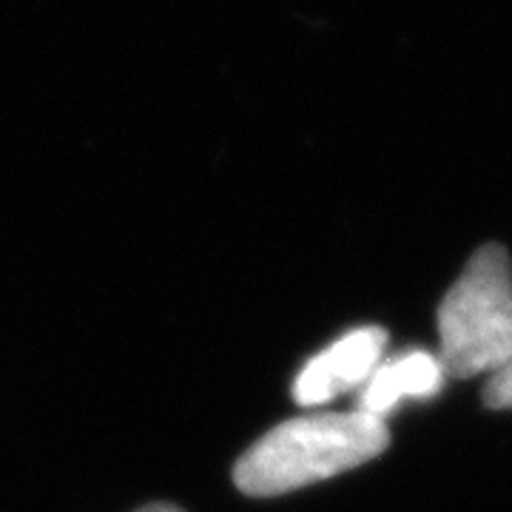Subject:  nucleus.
<instances>
[{
  "label": "nucleus",
  "instance_id": "obj_1",
  "mask_svg": "<svg viewBox=\"0 0 512 512\" xmlns=\"http://www.w3.org/2000/svg\"><path fill=\"white\" fill-rule=\"evenodd\" d=\"M387 444V424L359 410L291 419L265 433L239 458L234 481L245 495L271 498L348 473L382 456Z\"/></svg>",
  "mask_w": 512,
  "mask_h": 512
},
{
  "label": "nucleus",
  "instance_id": "obj_2",
  "mask_svg": "<svg viewBox=\"0 0 512 512\" xmlns=\"http://www.w3.org/2000/svg\"><path fill=\"white\" fill-rule=\"evenodd\" d=\"M441 365L470 379L512 362V265L501 245L478 248L439 308Z\"/></svg>",
  "mask_w": 512,
  "mask_h": 512
},
{
  "label": "nucleus",
  "instance_id": "obj_3",
  "mask_svg": "<svg viewBox=\"0 0 512 512\" xmlns=\"http://www.w3.org/2000/svg\"><path fill=\"white\" fill-rule=\"evenodd\" d=\"M387 333L382 328L350 330L339 342H333L319 356L299 370L293 382V399L302 407H319L342 393L359 390L370 373L382 365Z\"/></svg>",
  "mask_w": 512,
  "mask_h": 512
},
{
  "label": "nucleus",
  "instance_id": "obj_4",
  "mask_svg": "<svg viewBox=\"0 0 512 512\" xmlns=\"http://www.w3.org/2000/svg\"><path fill=\"white\" fill-rule=\"evenodd\" d=\"M444 365L427 350H410L402 359L382 362L359 387V413L382 419L407 399H433L444 387Z\"/></svg>",
  "mask_w": 512,
  "mask_h": 512
},
{
  "label": "nucleus",
  "instance_id": "obj_5",
  "mask_svg": "<svg viewBox=\"0 0 512 512\" xmlns=\"http://www.w3.org/2000/svg\"><path fill=\"white\" fill-rule=\"evenodd\" d=\"M484 402L493 410H510L512 407V362L501 367L484 387Z\"/></svg>",
  "mask_w": 512,
  "mask_h": 512
},
{
  "label": "nucleus",
  "instance_id": "obj_6",
  "mask_svg": "<svg viewBox=\"0 0 512 512\" xmlns=\"http://www.w3.org/2000/svg\"><path fill=\"white\" fill-rule=\"evenodd\" d=\"M137 512H183L180 507H171V504H151V507H143Z\"/></svg>",
  "mask_w": 512,
  "mask_h": 512
}]
</instances>
